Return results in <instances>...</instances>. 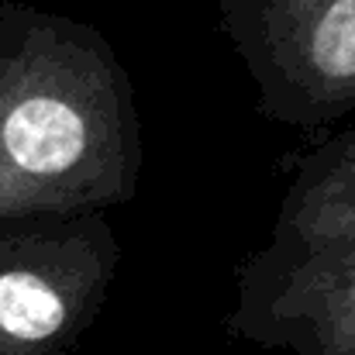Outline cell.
Here are the masks:
<instances>
[{
    "label": "cell",
    "mask_w": 355,
    "mask_h": 355,
    "mask_svg": "<svg viewBox=\"0 0 355 355\" xmlns=\"http://www.w3.org/2000/svg\"><path fill=\"white\" fill-rule=\"evenodd\" d=\"M218 31L255 83L259 118L321 131L355 111V0H221Z\"/></svg>",
    "instance_id": "3"
},
{
    "label": "cell",
    "mask_w": 355,
    "mask_h": 355,
    "mask_svg": "<svg viewBox=\"0 0 355 355\" xmlns=\"http://www.w3.org/2000/svg\"><path fill=\"white\" fill-rule=\"evenodd\" d=\"M272 235H307L355 221V124L290 159Z\"/></svg>",
    "instance_id": "5"
},
{
    "label": "cell",
    "mask_w": 355,
    "mask_h": 355,
    "mask_svg": "<svg viewBox=\"0 0 355 355\" xmlns=\"http://www.w3.org/2000/svg\"><path fill=\"white\" fill-rule=\"evenodd\" d=\"M118 266L107 214L0 225V355H76Z\"/></svg>",
    "instance_id": "2"
},
{
    "label": "cell",
    "mask_w": 355,
    "mask_h": 355,
    "mask_svg": "<svg viewBox=\"0 0 355 355\" xmlns=\"http://www.w3.org/2000/svg\"><path fill=\"white\" fill-rule=\"evenodd\" d=\"M141 176L135 83L111 38L0 0V225L131 204Z\"/></svg>",
    "instance_id": "1"
},
{
    "label": "cell",
    "mask_w": 355,
    "mask_h": 355,
    "mask_svg": "<svg viewBox=\"0 0 355 355\" xmlns=\"http://www.w3.org/2000/svg\"><path fill=\"white\" fill-rule=\"evenodd\" d=\"M232 338L293 355H355V221L269 235L235 266Z\"/></svg>",
    "instance_id": "4"
}]
</instances>
